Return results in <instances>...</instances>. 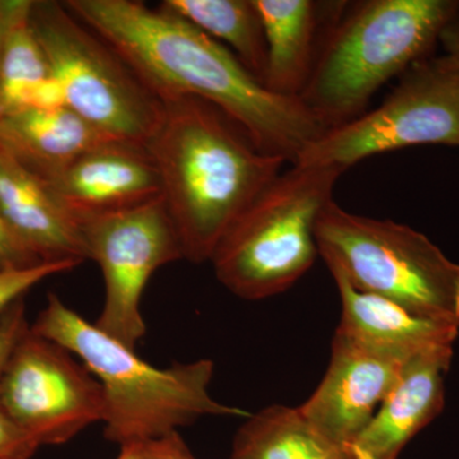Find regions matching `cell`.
Segmentation results:
<instances>
[{
  "label": "cell",
  "instance_id": "1",
  "mask_svg": "<svg viewBox=\"0 0 459 459\" xmlns=\"http://www.w3.org/2000/svg\"><path fill=\"white\" fill-rule=\"evenodd\" d=\"M74 16L164 101L195 98L222 111L262 152L295 165L327 128L300 99L272 92L221 42L162 7L132 0H68Z\"/></svg>",
  "mask_w": 459,
  "mask_h": 459
},
{
  "label": "cell",
  "instance_id": "2",
  "mask_svg": "<svg viewBox=\"0 0 459 459\" xmlns=\"http://www.w3.org/2000/svg\"><path fill=\"white\" fill-rule=\"evenodd\" d=\"M147 150L184 259L210 262L223 235L287 164L255 146L222 111L201 99L164 100Z\"/></svg>",
  "mask_w": 459,
  "mask_h": 459
},
{
  "label": "cell",
  "instance_id": "3",
  "mask_svg": "<svg viewBox=\"0 0 459 459\" xmlns=\"http://www.w3.org/2000/svg\"><path fill=\"white\" fill-rule=\"evenodd\" d=\"M31 331L74 353L99 380L105 398V437L120 446L177 433L204 416L250 415L211 397L213 361L202 359L157 368L74 312L59 296H48Z\"/></svg>",
  "mask_w": 459,
  "mask_h": 459
},
{
  "label": "cell",
  "instance_id": "4",
  "mask_svg": "<svg viewBox=\"0 0 459 459\" xmlns=\"http://www.w3.org/2000/svg\"><path fill=\"white\" fill-rule=\"evenodd\" d=\"M458 16V0L346 3L323 36L301 101L327 131L360 117L388 81L433 56Z\"/></svg>",
  "mask_w": 459,
  "mask_h": 459
},
{
  "label": "cell",
  "instance_id": "5",
  "mask_svg": "<svg viewBox=\"0 0 459 459\" xmlns=\"http://www.w3.org/2000/svg\"><path fill=\"white\" fill-rule=\"evenodd\" d=\"M344 170L290 165L232 223L214 249L217 280L246 300L282 294L319 255L316 222Z\"/></svg>",
  "mask_w": 459,
  "mask_h": 459
},
{
  "label": "cell",
  "instance_id": "6",
  "mask_svg": "<svg viewBox=\"0 0 459 459\" xmlns=\"http://www.w3.org/2000/svg\"><path fill=\"white\" fill-rule=\"evenodd\" d=\"M316 238L331 273L353 289L459 327V264L421 232L349 212L332 199Z\"/></svg>",
  "mask_w": 459,
  "mask_h": 459
},
{
  "label": "cell",
  "instance_id": "7",
  "mask_svg": "<svg viewBox=\"0 0 459 459\" xmlns=\"http://www.w3.org/2000/svg\"><path fill=\"white\" fill-rule=\"evenodd\" d=\"M30 21L66 108L111 140L146 147L164 102L65 3L32 0Z\"/></svg>",
  "mask_w": 459,
  "mask_h": 459
},
{
  "label": "cell",
  "instance_id": "8",
  "mask_svg": "<svg viewBox=\"0 0 459 459\" xmlns=\"http://www.w3.org/2000/svg\"><path fill=\"white\" fill-rule=\"evenodd\" d=\"M420 144L459 147V77L443 56L415 63L379 107L323 133L296 164L346 171L371 156Z\"/></svg>",
  "mask_w": 459,
  "mask_h": 459
},
{
  "label": "cell",
  "instance_id": "9",
  "mask_svg": "<svg viewBox=\"0 0 459 459\" xmlns=\"http://www.w3.org/2000/svg\"><path fill=\"white\" fill-rule=\"evenodd\" d=\"M87 258L98 263L105 301L95 325L134 349L146 336L142 299L159 268L184 259L179 235L162 198L81 225Z\"/></svg>",
  "mask_w": 459,
  "mask_h": 459
},
{
  "label": "cell",
  "instance_id": "10",
  "mask_svg": "<svg viewBox=\"0 0 459 459\" xmlns=\"http://www.w3.org/2000/svg\"><path fill=\"white\" fill-rule=\"evenodd\" d=\"M0 403L40 446L69 442L105 413L99 380L74 353L31 327L0 377Z\"/></svg>",
  "mask_w": 459,
  "mask_h": 459
},
{
  "label": "cell",
  "instance_id": "11",
  "mask_svg": "<svg viewBox=\"0 0 459 459\" xmlns=\"http://www.w3.org/2000/svg\"><path fill=\"white\" fill-rule=\"evenodd\" d=\"M409 360L373 349L337 328L328 369L300 406L301 412L323 437L349 452Z\"/></svg>",
  "mask_w": 459,
  "mask_h": 459
},
{
  "label": "cell",
  "instance_id": "12",
  "mask_svg": "<svg viewBox=\"0 0 459 459\" xmlns=\"http://www.w3.org/2000/svg\"><path fill=\"white\" fill-rule=\"evenodd\" d=\"M42 180L80 226L161 197V181L152 157L147 147L132 142H102Z\"/></svg>",
  "mask_w": 459,
  "mask_h": 459
},
{
  "label": "cell",
  "instance_id": "13",
  "mask_svg": "<svg viewBox=\"0 0 459 459\" xmlns=\"http://www.w3.org/2000/svg\"><path fill=\"white\" fill-rule=\"evenodd\" d=\"M453 346L413 356L369 424L349 446L352 459H398L402 449L444 409V377Z\"/></svg>",
  "mask_w": 459,
  "mask_h": 459
},
{
  "label": "cell",
  "instance_id": "14",
  "mask_svg": "<svg viewBox=\"0 0 459 459\" xmlns=\"http://www.w3.org/2000/svg\"><path fill=\"white\" fill-rule=\"evenodd\" d=\"M0 212L42 263L87 261L81 226L41 178L0 146Z\"/></svg>",
  "mask_w": 459,
  "mask_h": 459
},
{
  "label": "cell",
  "instance_id": "15",
  "mask_svg": "<svg viewBox=\"0 0 459 459\" xmlns=\"http://www.w3.org/2000/svg\"><path fill=\"white\" fill-rule=\"evenodd\" d=\"M267 44L264 86L277 95L300 99L323 36L346 2L255 0Z\"/></svg>",
  "mask_w": 459,
  "mask_h": 459
},
{
  "label": "cell",
  "instance_id": "16",
  "mask_svg": "<svg viewBox=\"0 0 459 459\" xmlns=\"http://www.w3.org/2000/svg\"><path fill=\"white\" fill-rule=\"evenodd\" d=\"M340 292V331L355 340L409 360L439 346H453L458 325L427 318L380 296L353 289L340 274H332Z\"/></svg>",
  "mask_w": 459,
  "mask_h": 459
},
{
  "label": "cell",
  "instance_id": "17",
  "mask_svg": "<svg viewBox=\"0 0 459 459\" xmlns=\"http://www.w3.org/2000/svg\"><path fill=\"white\" fill-rule=\"evenodd\" d=\"M111 140L69 108H25L0 117V146L41 179Z\"/></svg>",
  "mask_w": 459,
  "mask_h": 459
},
{
  "label": "cell",
  "instance_id": "18",
  "mask_svg": "<svg viewBox=\"0 0 459 459\" xmlns=\"http://www.w3.org/2000/svg\"><path fill=\"white\" fill-rule=\"evenodd\" d=\"M230 459H352L316 430L300 407L272 404L247 416L237 431Z\"/></svg>",
  "mask_w": 459,
  "mask_h": 459
},
{
  "label": "cell",
  "instance_id": "19",
  "mask_svg": "<svg viewBox=\"0 0 459 459\" xmlns=\"http://www.w3.org/2000/svg\"><path fill=\"white\" fill-rule=\"evenodd\" d=\"M160 7L221 42L264 84L267 44L255 0H165Z\"/></svg>",
  "mask_w": 459,
  "mask_h": 459
},
{
  "label": "cell",
  "instance_id": "20",
  "mask_svg": "<svg viewBox=\"0 0 459 459\" xmlns=\"http://www.w3.org/2000/svg\"><path fill=\"white\" fill-rule=\"evenodd\" d=\"M32 0H17L0 57V117L21 110L50 66L30 21Z\"/></svg>",
  "mask_w": 459,
  "mask_h": 459
},
{
  "label": "cell",
  "instance_id": "21",
  "mask_svg": "<svg viewBox=\"0 0 459 459\" xmlns=\"http://www.w3.org/2000/svg\"><path fill=\"white\" fill-rule=\"evenodd\" d=\"M77 263H44L30 270L0 273V316L20 299L48 277L63 273L77 267Z\"/></svg>",
  "mask_w": 459,
  "mask_h": 459
},
{
  "label": "cell",
  "instance_id": "22",
  "mask_svg": "<svg viewBox=\"0 0 459 459\" xmlns=\"http://www.w3.org/2000/svg\"><path fill=\"white\" fill-rule=\"evenodd\" d=\"M44 264L17 237L0 212V273L30 270Z\"/></svg>",
  "mask_w": 459,
  "mask_h": 459
},
{
  "label": "cell",
  "instance_id": "23",
  "mask_svg": "<svg viewBox=\"0 0 459 459\" xmlns=\"http://www.w3.org/2000/svg\"><path fill=\"white\" fill-rule=\"evenodd\" d=\"M31 325L26 318V305L23 299L12 304L0 316V377L7 367L14 347L25 336Z\"/></svg>",
  "mask_w": 459,
  "mask_h": 459
},
{
  "label": "cell",
  "instance_id": "24",
  "mask_svg": "<svg viewBox=\"0 0 459 459\" xmlns=\"http://www.w3.org/2000/svg\"><path fill=\"white\" fill-rule=\"evenodd\" d=\"M40 448L13 421L0 403V459H31Z\"/></svg>",
  "mask_w": 459,
  "mask_h": 459
},
{
  "label": "cell",
  "instance_id": "25",
  "mask_svg": "<svg viewBox=\"0 0 459 459\" xmlns=\"http://www.w3.org/2000/svg\"><path fill=\"white\" fill-rule=\"evenodd\" d=\"M144 459H197L195 457L179 431L142 443Z\"/></svg>",
  "mask_w": 459,
  "mask_h": 459
},
{
  "label": "cell",
  "instance_id": "26",
  "mask_svg": "<svg viewBox=\"0 0 459 459\" xmlns=\"http://www.w3.org/2000/svg\"><path fill=\"white\" fill-rule=\"evenodd\" d=\"M439 44L443 47L444 59L459 77V16L444 29Z\"/></svg>",
  "mask_w": 459,
  "mask_h": 459
},
{
  "label": "cell",
  "instance_id": "27",
  "mask_svg": "<svg viewBox=\"0 0 459 459\" xmlns=\"http://www.w3.org/2000/svg\"><path fill=\"white\" fill-rule=\"evenodd\" d=\"M17 0H0V57H2L3 40H4L5 31L16 8Z\"/></svg>",
  "mask_w": 459,
  "mask_h": 459
},
{
  "label": "cell",
  "instance_id": "28",
  "mask_svg": "<svg viewBox=\"0 0 459 459\" xmlns=\"http://www.w3.org/2000/svg\"><path fill=\"white\" fill-rule=\"evenodd\" d=\"M117 459H144L142 443L120 446V453Z\"/></svg>",
  "mask_w": 459,
  "mask_h": 459
}]
</instances>
